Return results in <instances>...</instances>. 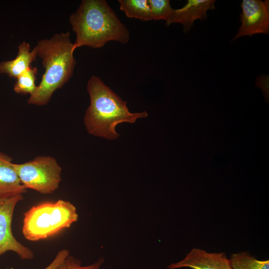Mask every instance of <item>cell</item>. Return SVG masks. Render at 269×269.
<instances>
[{"label": "cell", "instance_id": "3", "mask_svg": "<svg viewBox=\"0 0 269 269\" xmlns=\"http://www.w3.org/2000/svg\"><path fill=\"white\" fill-rule=\"evenodd\" d=\"M73 46L68 31L56 33L50 39L37 42V56L42 60L45 72L36 91L30 96L28 104L46 105L54 92L72 77L76 64Z\"/></svg>", "mask_w": 269, "mask_h": 269}, {"label": "cell", "instance_id": "5", "mask_svg": "<svg viewBox=\"0 0 269 269\" xmlns=\"http://www.w3.org/2000/svg\"><path fill=\"white\" fill-rule=\"evenodd\" d=\"M14 168L26 189L42 194H52L60 183L62 168L51 156H38L21 164L13 163Z\"/></svg>", "mask_w": 269, "mask_h": 269}, {"label": "cell", "instance_id": "17", "mask_svg": "<svg viewBox=\"0 0 269 269\" xmlns=\"http://www.w3.org/2000/svg\"><path fill=\"white\" fill-rule=\"evenodd\" d=\"M69 255V252L66 249L59 251L52 262L43 269H56Z\"/></svg>", "mask_w": 269, "mask_h": 269}, {"label": "cell", "instance_id": "13", "mask_svg": "<svg viewBox=\"0 0 269 269\" xmlns=\"http://www.w3.org/2000/svg\"><path fill=\"white\" fill-rule=\"evenodd\" d=\"M229 260L232 269H269V260H257L247 252L233 254Z\"/></svg>", "mask_w": 269, "mask_h": 269}, {"label": "cell", "instance_id": "1", "mask_svg": "<svg viewBox=\"0 0 269 269\" xmlns=\"http://www.w3.org/2000/svg\"><path fill=\"white\" fill-rule=\"evenodd\" d=\"M76 35L73 49L86 46L101 48L110 41L123 44L130 39V32L105 0H83L69 18Z\"/></svg>", "mask_w": 269, "mask_h": 269}, {"label": "cell", "instance_id": "2", "mask_svg": "<svg viewBox=\"0 0 269 269\" xmlns=\"http://www.w3.org/2000/svg\"><path fill=\"white\" fill-rule=\"evenodd\" d=\"M87 89L90 104L86 111L84 122L91 134L109 139H116L119 136L116 131L117 125L134 123L137 119L148 116L146 111L131 113L127 102L96 76L90 78Z\"/></svg>", "mask_w": 269, "mask_h": 269}, {"label": "cell", "instance_id": "12", "mask_svg": "<svg viewBox=\"0 0 269 269\" xmlns=\"http://www.w3.org/2000/svg\"><path fill=\"white\" fill-rule=\"evenodd\" d=\"M120 8L129 18L151 20L148 0H119Z\"/></svg>", "mask_w": 269, "mask_h": 269}, {"label": "cell", "instance_id": "15", "mask_svg": "<svg viewBox=\"0 0 269 269\" xmlns=\"http://www.w3.org/2000/svg\"><path fill=\"white\" fill-rule=\"evenodd\" d=\"M151 19H163L166 22L169 19L173 9L169 0H148Z\"/></svg>", "mask_w": 269, "mask_h": 269}, {"label": "cell", "instance_id": "11", "mask_svg": "<svg viewBox=\"0 0 269 269\" xmlns=\"http://www.w3.org/2000/svg\"><path fill=\"white\" fill-rule=\"evenodd\" d=\"M37 56L36 47L31 50L29 43L23 41L18 45L17 54L14 59L0 63V74L16 79L31 67V64Z\"/></svg>", "mask_w": 269, "mask_h": 269}, {"label": "cell", "instance_id": "8", "mask_svg": "<svg viewBox=\"0 0 269 269\" xmlns=\"http://www.w3.org/2000/svg\"><path fill=\"white\" fill-rule=\"evenodd\" d=\"M188 267L193 269H232L229 259L224 253H209L193 248L185 258L167 267L169 269Z\"/></svg>", "mask_w": 269, "mask_h": 269}, {"label": "cell", "instance_id": "16", "mask_svg": "<svg viewBox=\"0 0 269 269\" xmlns=\"http://www.w3.org/2000/svg\"><path fill=\"white\" fill-rule=\"evenodd\" d=\"M103 263L101 258L91 265L82 266L79 260L69 255L56 269H100Z\"/></svg>", "mask_w": 269, "mask_h": 269}, {"label": "cell", "instance_id": "6", "mask_svg": "<svg viewBox=\"0 0 269 269\" xmlns=\"http://www.w3.org/2000/svg\"><path fill=\"white\" fill-rule=\"evenodd\" d=\"M23 199V194L0 198V256L7 251L15 253L21 260H31L32 251L14 237L11 222L15 207Z\"/></svg>", "mask_w": 269, "mask_h": 269}, {"label": "cell", "instance_id": "7", "mask_svg": "<svg viewBox=\"0 0 269 269\" xmlns=\"http://www.w3.org/2000/svg\"><path fill=\"white\" fill-rule=\"evenodd\" d=\"M241 25L232 42L244 36L269 33V0H243L241 3Z\"/></svg>", "mask_w": 269, "mask_h": 269}, {"label": "cell", "instance_id": "14", "mask_svg": "<svg viewBox=\"0 0 269 269\" xmlns=\"http://www.w3.org/2000/svg\"><path fill=\"white\" fill-rule=\"evenodd\" d=\"M38 70L36 67H30L16 79L14 85V91L19 94L33 95L36 90L35 84Z\"/></svg>", "mask_w": 269, "mask_h": 269}, {"label": "cell", "instance_id": "18", "mask_svg": "<svg viewBox=\"0 0 269 269\" xmlns=\"http://www.w3.org/2000/svg\"><path fill=\"white\" fill-rule=\"evenodd\" d=\"M256 85L261 88L267 101H269V75L263 76L256 79Z\"/></svg>", "mask_w": 269, "mask_h": 269}, {"label": "cell", "instance_id": "4", "mask_svg": "<svg viewBox=\"0 0 269 269\" xmlns=\"http://www.w3.org/2000/svg\"><path fill=\"white\" fill-rule=\"evenodd\" d=\"M78 219L76 207L69 201L42 202L24 214L22 232L26 240L38 241L69 228Z\"/></svg>", "mask_w": 269, "mask_h": 269}, {"label": "cell", "instance_id": "10", "mask_svg": "<svg viewBox=\"0 0 269 269\" xmlns=\"http://www.w3.org/2000/svg\"><path fill=\"white\" fill-rule=\"evenodd\" d=\"M26 190L14 168L11 157L0 152V198L23 194Z\"/></svg>", "mask_w": 269, "mask_h": 269}, {"label": "cell", "instance_id": "9", "mask_svg": "<svg viewBox=\"0 0 269 269\" xmlns=\"http://www.w3.org/2000/svg\"><path fill=\"white\" fill-rule=\"evenodd\" d=\"M215 0H188L181 8L173 9L166 25L180 23L183 26V30L187 33L194 25V21L198 19L205 20L207 11L215 8Z\"/></svg>", "mask_w": 269, "mask_h": 269}]
</instances>
